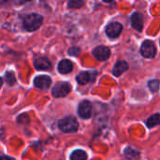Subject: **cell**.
<instances>
[{
    "instance_id": "cell-1",
    "label": "cell",
    "mask_w": 160,
    "mask_h": 160,
    "mask_svg": "<svg viewBox=\"0 0 160 160\" xmlns=\"http://www.w3.org/2000/svg\"><path fill=\"white\" fill-rule=\"evenodd\" d=\"M42 22H43V18L41 15L37 13H31L24 17L23 27L27 31H35L40 27Z\"/></svg>"
},
{
    "instance_id": "cell-2",
    "label": "cell",
    "mask_w": 160,
    "mask_h": 160,
    "mask_svg": "<svg viewBox=\"0 0 160 160\" xmlns=\"http://www.w3.org/2000/svg\"><path fill=\"white\" fill-rule=\"evenodd\" d=\"M58 127L65 133H73L78 130L79 123L74 116H67L59 121Z\"/></svg>"
},
{
    "instance_id": "cell-3",
    "label": "cell",
    "mask_w": 160,
    "mask_h": 160,
    "mask_svg": "<svg viewBox=\"0 0 160 160\" xmlns=\"http://www.w3.org/2000/svg\"><path fill=\"white\" fill-rule=\"evenodd\" d=\"M70 91H71V86L69 83L58 82L53 86L52 90V94L54 98H64L68 96Z\"/></svg>"
},
{
    "instance_id": "cell-4",
    "label": "cell",
    "mask_w": 160,
    "mask_h": 160,
    "mask_svg": "<svg viewBox=\"0 0 160 160\" xmlns=\"http://www.w3.org/2000/svg\"><path fill=\"white\" fill-rule=\"evenodd\" d=\"M141 53L145 58H153L157 53V48L153 41L145 40L141 48Z\"/></svg>"
},
{
    "instance_id": "cell-5",
    "label": "cell",
    "mask_w": 160,
    "mask_h": 160,
    "mask_svg": "<svg viewBox=\"0 0 160 160\" xmlns=\"http://www.w3.org/2000/svg\"><path fill=\"white\" fill-rule=\"evenodd\" d=\"M122 29H123V26L120 22H112L109 23V25L106 27V34L109 38H115L121 34Z\"/></svg>"
},
{
    "instance_id": "cell-6",
    "label": "cell",
    "mask_w": 160,
    "mask_h": 160,
    "mask_svg": "<svg viewBox=\"0 0 160 160\" xmlns=\"http://www.w3.org/2000/svg\"><path fill=\"white\" fill-rule=\"evenodd\" d=\"M93 55L99 61H105L110 57L111 50L106 46H98L94 49Z\"/></svg>"
},
{
    "instance_id": "cell-7",
    "label": "cell",
    "mask_w": 160,
    "mask_h": 160,
    "mask_svg": "<svg viewBox=\"0 0 160 160\" xmlns=\"http://www.w3.org/2000/svg\"><path fill=\"white\" fill-rule=\"evenodd\" d=\"M78 113L83 119L90 118L92 115V105H91V103L87 100L81 102V104L79 105Z\"/></svg>"
},
{
    "instance_id": "cell-8",
    "label": "cell",
    "mask_w": 160,
    "mask_h": 160,
    "mask_svg": "<svg viewBox=\"0 0 160 160\" xmlns=\"http://www.w3.org/2000/svg\"><path fill=\"white\" fill-rule=\"evenodd\" d=\"M51 84H52V80L49 76L41 75V76L36 77L34 80V85L37 88L41 89V90H45L49 88Z\"/></svg>"
},
{
    "instance_id": "cell-9",
    "label": "cell",
    "mask_w": 160,
    "mask_h": 160,
    "mask_svg": "<svg viewBox=\"0 0 160 160\" xmlns=\"http://www.w3.org/2000/svg\"><path fill=\"white\" fill-rule=\"evenodd\" d=\"M131 25L134 29L142 31L143 28V16L140 12H135L131 15Z\"/></svg>"
},
{
    "instance_id": "cell-10",
    "label": "cell",
    "mask_w": 160,
    "mask_h": 160,
    "mask_svg": "<svg viewBox=\"0 0 160 160\" xmlns=\"http://www.w3.org/2000/svg\"><path fill=\"white\" fill-rule=\"evenodd\" d=\"M34 66L38 70H46V69L51 68V67H52L51 62L47 58H45V57L37 58L34 61Z\"/></svg>"
},
{
    "instance_id": "cell-11",
    "label": "cell",
    "mask_w": 160,
    "mask_h": 160,
    "mask_svg": "<svg viewBox=\"0 0 160 160\" xmlns=\"http://www.w3.org/2000/svg\"><path fill=\"white\" fill-rule=\"evenodd\" d=\"M72 68H73V65H72L71 61H69L68 59H63L58 64V71L62 74H68V73L71 72Z\"/></svg>"
},
{
    "instance_id": "cell-12",
    "label": "cell",
    "mask_w": 160,
    "mask_h": 160,
    "mask_svg": "<svg viewBox=\"0 0 160 160\" xmlns=\"http://www.w3.org/2000/svg\"><path fill=\"white\" fill-rule=\"evenodd\" d=\"M128 65L126 61H119L115 64L113 69H112V73L114 76L118 77L120 75H122L126 70H128Z\"/></svg>"
},
{
    "instance_id": "cell-13",
    "label": "cell",
    "mask_w": 160,
    "mask_h": 160,
    "mask_svg": "<svg viewBox=\"0 0 160 160\" xmlns=\"http://www.w3.org/2000/svg\"><path fill=\"white\" fill-rule=\"evenodd\" d=\"M146 125L148 128H154L160 125V113H157L152 115L147 121H146Z\"/></svg>"
},
{
    "instance_id": "cell-14",
    "label": "cell",
    "mask_w": 160,
    "mask_h": 160,
    "mask_svg": "<svg viewBox=\"0 0 160 160\" xmlns=\"http://www.w3.org/2000/svg\"><path fill=\"white\" fill-rule=\"evenodd\" d=\"M91 79V75L89 72H81L78 76H77V82L80 84H86Z\"/></svg>"
},
{
    "instance_id": "cell-15",
    "label": "cell",
    "mask_w": 160,
    "mask_h": 160,
    "mask_svg": "<svg viewBox=\"0 0 160 160\" xmlns=\"http://www.w3.org/2000/svg\"><path fill=\"white\" fill-rule=\"evenodd\" d=\"M86 158H87V155L82 150H76L70 156V159L72 160H84Z\"/></svg>"
},
{
    "instance_id": "cell-16",
    "label": "cell",
    "mask_w": 160,
    "mask_h": 160,
    "mask_svg": "<svg viewBox=\"0 0 160 160\" xmlns=\"http://www.w3.org/2000/svg\"><path fill=\"white\" fill-rule=\"evenodd\" d=\"M84 4V0H68V6L69 8H79L82 7Z\"/></svg>"
},
{
    "instance_id": "cell-17",
    "label": "cell",
    "mask_w": 160,
    "mask_h": 160,
    "mask_svg": "<svg viewBox=\"0 0 160 160\" xmlns=\"http://www.w3.org/2000/svg\"><path fill=\"white\" fill-rule=\"evenodd\" d=\"M5 81L7 82L8 84L13 85V84L16 82V78H15L14 73L11 72V71H8V72L5 74Z\"/></svg>"
},
{
    "instance_id": "cell-18",
    "label": "cell",
    "mask_w": 160,
    "mask_h": 160,
    "mask_svg": "<svg viewBox=\"0 0 160 160\" xmlns=\"http://www.w3.org/2000/svg\"><path fill=\"white\" fill-rule=\"evenodd\" d=\"M148 86H149V89L152 92H154V93L158 92V89H159V81L158 80H153V81L149 82Z\"/></svg>"
},
{
    "instance_id": "cell-19",
    "label": "cell",
    "mask_w": 160,
    "mask_h": 160,
    "mask_svg": "<svg viewBox=\"0 0 160 160\" xmlns=\"http://www.w3.org/2000/svg\"><path fill=\"white\" fill-rule=\"evenodd\" d=\"M80 49L77 48V47H72L68 50V54L71 55V56H77L79 53H80Z\"/></svg>"
},
{
    "instance_id": "cell-20",
    "label": "cell",
    "mask_w": 160,
    "mask_h": 160,
    "mask_svg": "<svg viewBox=\"0 0 160 160\" xmlns=\"http://www.w3.org/2000/svg\"><path fill=\"white\" fill-rule=\"evenodd\" d=\"M8 0H0V4H5V3H7Z\"/></svg>"
},
{
    "instance_id": "cell-21",
    "label": "cell",
    "mask_w": 160,
    "mask_h": 160,
    "mask_svg": "<svg viewBox=\"0 0 160 160\" xmlns=\"http://www.w3.org/2000/svg\"><path fill=\"white\" fill-rule=\"evenodd\" d=\"M2 83H3V80H2V78H0V87L2 86Z\"/></svg>"
},
{
    "instance_id": "cell-22",
    "label": "cell",
    "mask_w": 160,
    "mask_h": 160,
    "mask_svg": "<svg viewBox=\"0 0 160 160\" xmlns=\"http://www.w3.org/2000/svg\"><path fill=\"white\" fill-rule=\"evenodd\" d=\"M104 2H112V0H103Z\"/></svg>"
},
{
    "instance_id": "cell-23",
    "label": "cell",
    "mask_w": 160,
    "mask_h": 160,
    "mask_svg": "<svg viewBox=\"0 0 160 160\" xmlns=\"http://www.w3.org/2000/svg\"><path fill=\"white\" fill-rule=\"evenodd\" d=\"M23 1H30V0H23Z\"/></svg>"
}]
</instances>
